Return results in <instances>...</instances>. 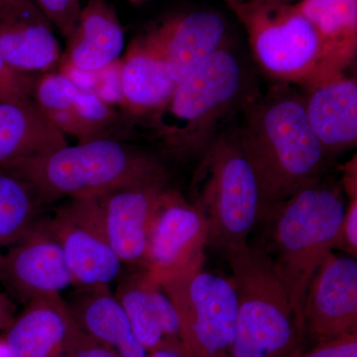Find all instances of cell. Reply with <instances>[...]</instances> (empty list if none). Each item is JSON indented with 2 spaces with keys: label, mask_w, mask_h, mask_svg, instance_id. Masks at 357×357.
Listing matches in <instances>:
<instances>
[{
  "label": "cell",
  "mask_w": 357,
  "mask_h": 357,
  "mask_svg": "<svg viewBox=\"0 0 357 357\" xmlns=\"http://www.w3.org/2000/svg\"><path fill=\"white\" fill-rule=\"evenodd\" d=\"M356 169V157L342 168L344 173V177H342L344 189L351 199L357 198Z\"/></svg>",
  "instance_id": "d6a6232c"
},
{
  "label": "cell",
  "mask_w": 357,
  "mask_h": 357,
  "mask_svg": "<svg viewBox=\"0 0 357 357\" xmlns=\"http://www.w3.org/2000/svg\"><path fill=\"white\" fill-rule=\"evenodd\" d=\"M154 30L163 47L169 72L177 84L201 69L225 46V20L211 11L174 16Z\"/></svg>",
  "instance_id": "e0dca14e"
},
{
  "label": "cell",
  "mask_w": 357,
  "mask_h": 357,
  "mask_svg": "<svg viewBox=\"0 0 357 357\" xmlns=\"http://www.w3.org/2000/svg\"><path fill=\"white\" fill-rule=\"evenodd\" d=\"M126 310L134 335L148 352L185 349L180 319L172 301L144 269L122 277L114 293Z\"/></svg>",
  "instance_id": "9a60e30c"
},
{
  "label": "cell",
  "mask_w": 357,
  "mask_h": 357,
  "mask_svg": "<svg viewBox=\"0 0 357 357\" xmlns=\"http://www.w3.org/2000/svg\"><path fill=\"white\" fill-rule=\"evenodd\" d=\"M67 305L84 332L121 357H148L149 352L134 335L126 310L109 287L79 289Z\"/></svg>",
  "instance_id": "7402d4cb"
},
{
  "label": "cell",
  "mask_w": 357,
  "mask_h": 357,
  "mask_svg": "<svg viewBox=\"0 0 357 357\" xmlns=\"http://www.w3.org/2000/svg\"><path fill=\"white\" fill-rule=\"evenodd\" d=\"M255 91L243 61L225 45L139 121L176 161L199 160Z\"/></svg>",
  "instance_id": "7a4b0ae2"
},
{
  "label": "cell",
  "mask_w": 357,
  "mask_h": 357,
  "mask_svg": "<svg viewBox=\"0 0 357 357\" xmlns=\"http://www.w3.org/2000/svg\"><path fill=\"white\" fill-rule=\"evenodd\" d=\"M168 182L119 188L98 199L109 243L122 264L144 269L155 217Z\"/></svg>",
  "instance_id": "5bb4252c"
},
{
  "label": "cell",
  "mask_w": 357,
  "mask_h": 357,
  "mask_svg": "<svg viewBox=\"0 0 357 357\" xmlns=\"http://www.w3.org/2000/svg\"><path fill=\"white\" fill-rule=\"evenodd\" d=\"M306 89L307 121L326 155L356 146V79L344 73Z\"/></svg>",
  "instance_id": "ac0fdd59"
},
{
  "label": "cell",
  "mask_w": 357,
  "mask_h": 357,
  "mask_svg": "<svg viewBox=\"0 0 357 357\" xmlns=\"http://www.w3.org/2000/svg\"><path fill=\"white\" fill-rule=\"evenodd\" d=\"M303 326L316 344L357 332L356 258L328 253L307 285Z\"/></svg>",
  "instance_id": "7c38bea8"
},
{
  "label": "cell",
  "mask_w": 357,
  "mask_h": 357,
  "mask_svg": "<svg viewBox=\"0 0 357 357\" xmlns=\"http://www.w3.org/2000/svg\"><path fill=\"white\" fill-rule=\"evenodd\" d=\"M237 297L230 357H298L304 331L274 263L259 244L225 255Z\"/></svg>",
  "instance_id": "5b68a950"
},
{
  "label": "cell",
  "mask_w": 357,
  "mask_h": 357,
  "mask_svg": "<svg viewBox=\"0 0 357 357\" xmlns=\"http://www.w3.org/2000/svg\"><path fill=\"white\" fill-rule=\"evenodd\" d=\"M298 357H357V332L319 342Z\"/></svg>",
  "instance_id": "f546056e"
},
{
  "label": "cell",
  "mask_w": 357,
  "mask_h": 357,
  "mask_svg": "<svg viewBox=\"0 0 357 357\" xmlns=\"http://www.w3.org/2000/svg\"><path fill=\"white\" fill-rule=\"evenodd\" d=\"M33 100L58 130L75 136L79 143L123 140L132 128L121 110L60 72L47 73L37 79Z\"/></svg>",
  "instance_id": "8fae6325"
},
{
  "label": "cell",
  "mask_w": 357,
  "mask_h": 357,
  "mask_svg": "<svg viewBox=\"0 0 357 357\" xmlns=\"http://www.w3.org/2000/svg\"><path fill=\"white\" fill-rule=\"evenodd\" d=\"M70 316L61 296L30 301L6 330L13 357H64Z\"/></svg>",
  "instance_id": "ffe728a7"
},
{
  "label": "cell",
  "mask_w": 357,
  "mask_h": 357,
  "mask_svg": "<svg viewBox=\"0 0 357 357\" xmlns=\"http://www.w3.org/2000/svg\"><path fill=\"white\" fill-rule=\"evenodd\" d=\"M318 31L337 72L356 57L357 0H300L295 4Z\"/></svg>",
  "instance_id": "cb8c5ba5"
},
{
  "label": "cell",
  "mask_w": 357,
  "mask_h": 357,
  "mask_svg": "<svg viewBox=\"0 0 357 357\" xmlns=\"http://www.w3.org/2000/svg\"><path fill=\"white\" fill-rule=\"evenodd\" d=\"M0 357H13L4 337H0Z\"/></svg>",
  "instance_id": "8d00e7d4"
},
{
  "label": "cell",
  "mask_w": 357,
  "mask_h": 357,
  "mask_svg": "<svg viewBox=\"0 0 357 357\" xmlns=\"http://www.w3.org/2000/svg\"><path fill=\"white\" fill-rule=\"evenodd\" d=\"M300 0H225V3L227 6L232 7L236 6H243V4H251V3H289L296 4L299 2Z\"/></svg>",
  "instance_id": "e575fe53"
},
{
  "label": "cell",
  "mask_w": 357,
  "mask_h": 357,
  "mask_svg": "<svg viewBox=\"0 0 357 357\" xmlns=\"http://www.w3.org/2000/svg\"><path fill=\"white\" fill-rule=\"evenodd\" d=\"M96 93L100 100L112 107H119L123 112L124 98L121 86V60L96 72Z\"/></svg>",
  "instance_id": "f1b7e54d"
},
{
  "label": "cell",
  "mask_w": 357,
  "mask_h": 357,
  "mask_svg": "<svg viewBox=\"0 0 357 357\" xmlns=\"http://www.w3.org/2000/svg\"><path fill=\"white\" fill-rule=\"evenodd\" d=\"M36 81L32 75L11 69L0 57V102H33Z\"/></svg>",
  "instance_id": "484cf974"
},
{
  "label": "cell",
  "mask_w": 357,
  "mask_h": 357,
  "mask_svg": "<svg viewBox=\"0 0 357 357\" xmlns=\"http://www.w3.org/2000/svg\"><path fill=\"white\" fill-rule=\"evenodd\" d=\"M121 86L126 102L122 114L133 126L172 95L177 83L169 72L154 28L129 45L121 59Z\"/></svg>",
  "instance_id": "2e32d148"
},
{
  "label": "cell",
  "mask_w": 357,
  "mask_h": 357,
  "mask_svg": "<svg viewBox=\"0 0 357 357\" xmlns=\"http://www.w3.org/2000/svg\"><path fill=\"white\" fill-rule=\"evenodd\" d=\"M345 211L342 187L323 177L268 210L258 223V244L273 261L303 331L307 285L333 251Z\"/></svg>",
  "instance_id": "277c9868"
},
{
  "label": "cell",
  "mask_w": 357,
  "mask_h": 357,
  "mask_svg": "<svg viewBox=\"0 0 357 357\" xmlns=\"http://www.w3.org/2000/svg\"><path fill=\"white\" fill-rule=\"evenodd\" d=\"M191 198L206 218L208 248L225 255L248 243L261 220V191L234 128L225 129L199 159Z\"/></svg>",
  "instance_id": "8992f818"
},
{
  "label": "cell",
  "mask_w": 357,
  "mask_h": 357,
  "mask_svg": "<svg viewBox=\"0 0 357 357\" xmlns=\"http://www.w3.org/2000/svg\"><path fill=\"white\" fill-rule=\"evenodd\" d=\"M15 319V307L10 300L0 293V330H7Z\"/></svg>",
  "instance_id": "836d02e7"
},
{
  "label": "cell",
  "mask_w": 357,
  "mask_h": 357,
  "mask_svg": "<svg viewBox=\"0 0 357 357\" xmlns=\"http://www.w3.org/2000/svg\"><path fill=\"white\" fill-rule=\"evenodd\" d=\"M0 172L27 183L42 204L61 199H98L129 185L168 182L158 157L122 140L79 143L0 166Z\"/></svg>",
  "instance_id": "3957f363"
},
{
  "label": "cell",
  "mask_w": 357,
  "mask_h": 357,
  "mask_svg": "<svg viewBox=\"0 0 357 357\" xmlns=\"http://www.w3.org/2000/svg\"><path fill=\"white\" fill-rule=\"evenodd\" d=\"M66 146L65 134L44 116L34 100L0 102V166Z\"/></svg>",
  "instance_id": "603a6c76"
},
{
  "label": "cell",
  "mask_w": 357,
  "mask_h": 357,
  "mask_svg": "<svg viewBox=\"0 0 357 357\" xmlns=\"http://www.w3.org/2000/svg\"><path fill=\"white\" fill-rule=\"evenodd\" d=\"M45 222L77 289L109 287L121 276L123 264L109 243L98 199H68Z\"/></svg>",
  "instance_id": "9c48e42d"
},
{
  "label": "cell",
  "mask_w": 357,
  "mask_h": 357,
  "mask_svg": "<svg viewBox=\"0 0 357 357\" xmlns=\"http://www.w3.org/2000/svg\"><path fill=\"white\" fill-rule=\"evenodd\" d=\"M64 357H121L112 347L84 332L72 318Z\"/></svg>",
  "instance_id": "83f0119b"
},
{
  "label": "cell",
  "mask_w": 357,
  "mask_h": 357,
  "mask_svg": "<svg viewBox=\"0 0 357 357\" xmlns=\"http://www.w3.org/2000/svg\"><path fill=\"white\" fill-rule=\"evenodd\" d=\"M35 2L51 24L55 25L63 36L69 38L83 8L81 0H35Z\"/></svg>",
  "instance_id": "4316f807"
},
{
  "label": "cell",
  "mask_w": 357,
  "mask_h": 357,
  "mask_svg": "<svg viewBox=\"0 0 357 357\" xmlns=\"http://www.w3.org/2000/svg\"><path fill=\"white\" fill-rule=\"evenodd\" d=\"M41 206L27 183L0 172V251L17 243L38 222Z\"/></svg>",
  "instance_id": "d4e9b609"
},
{
  "label": "cell",
  "mask_w": 357,
  "mask_h": 357,
  "mask_svg": "<svg viewBox=\"0 0 357 357\" xmlns=\"http://www.w3.org/2000/svg\"><path fill=\"white\" fill-rule=\"evenodd\" d=\"M124 30L109 0H89L79 13L59 64L98 72L121 58Z\"/></svg>",
  "instance_id": "d6986e66"
},
{
  "label": "cell",
  "mask_w": 357,
  "mask_h": 357,
  "mask_svg": "<svg viewBox=\"0 0 357 357\" xmlns=\"http://www.w3.org/2000/svg\"><path fill=\"white\" fill-rule=\"evenodd\" d=\"M248 35L256 64L276 84L307 89L344 74L337 72L314 25L295 4L230 7Z\"/></svg>",
  "instance_id": "52a82bcc"
},
{
  "label": "cell",
  "mask_w": 357,
  "mask_h": 357,
  "mask_svg": "<svg viewBox=\"0 0 357 357\" xmlns=\"http://www.w3.org/2000/svg\"><path fill=\"white\" fill-rule=\"evenodd\" d=\"M0 280L21 302L57 297L73 285L64 253L47 227L38 222L2 253Z\"/></svg>",
  "instance_id": "4fadbf2b"
},
{
  "label": "cell",
  "mask_w": 357,
  "mask_h": 357,
  "mask_svg": "<svg viewBox=\"0 0 357 357\" xmlns=\"http://www.w3.org/2000/svg\"><path fill=\"white\" fill-rule=\"evenodd\" d=\"M239 114L234 132L257 176L263 217L323 178L328 156L307 121L305 96L292 84L255 91Z\"/></svg>",
  "instance_id": "6da1fadb"
},
{
  "label": "cell",
  "mask_w": 357,
  "mask_h": 357,
  "mask_svg": "<svg viewBox=\"0 0 357 357\" xmlns=\"http://www.w3.org/2000/svg\"><path fill=\"white\" fill-rule=\"evenodd\" d=\"M148 357H187L184 354L175 351H170V349H160V351H155L149 352Z\"/></svg>",
  "instance_id": "d590c367"
},
{
  "label": "cell",
  "mask_w": 357,
  "mask_h": 357,
  "mask_svg": "<svg viewBox=\"0 0 357 357\" xmlns=\"http://www.w3.org/2000/svg\"><path fill=\"white\" fill-rule=\"evenodd\" d=\"M37 6L35 0H0V21L9 20Z\"/></svg>",
  "instance_id": "1f68e13d"
},
{
  "label": "cell",
  "mask_w": 357,
  "mask_h": 357,
  "mask_svg": "<svg viewBox=\"0 0 357 357\" xmlns=\"http://www.w3.org/2000/svg\"><path fill=\"white\" fill-rule=\"evenodd\" d=\"M333 249L347 253L349 257L357 256V198L351 199L347 206Z\"/></svg>",
  "instance_id": "4dcf8cb0"
},
{
  "label": "cell",
  "mask_w": 357,
  "mask_h": 357,
  "mask_svg": "<svg viewBox=\"0 0 357 357\" xmlns=\"http://www.w3.org/2000/svg\"><path fill=\"white\" fill-rule=\"evenodd\" d=\"M51 25L38 6L0 21V57L23 74L50 73L61 59Z\"/></svg>",
  "instance_id": "44dd1931"
},
{
  "label": "cell",
  "mask_w": 357,
  "mask_h": 357,
  "mask_svg": "<svg viewBox=\"0 0 357 357\" xmlns=\"http://www.w3.org/2000/svg\"><path fill=\"white\" fill-rule=\"evenodd\" d=\"M160 285L178 312L188 352L192 357H230L237 319L231 279L199 268Z\"/></svg>",
  "instance_id": "ba28073f"
},
{
  "label": "cell",
  "mask_w": 357,
  "mask_h": 357,
  "mask_svg": "<svg viewBox=\"0 0 357 357\" xmlns=\"http://www.w3.org/2000/svg\"><path fill=\"white\" fill-rule=\"evenodd\" d=\"M208 225L203 213L176 190L164 192L155 217L144 270L157 283L203 268Z\"/></svg>",
  "instance_id": "30bf717a"
},
{
  "label": "cell",
  "mask_w": 357,
  "mask_h": 357,
  "mask_svg": "<svg viewBox=\"0 0 357 357\" xmlns=\"http://www.w3.org/2000/svg\"><path fill=\"white\" fill-rule=\"evenodd\" d=\"M126 1L133 2V3H139V2L145 1V0H126Z\"/></svg>",
  "instance_id": "74e56055"
}]
</instances>
